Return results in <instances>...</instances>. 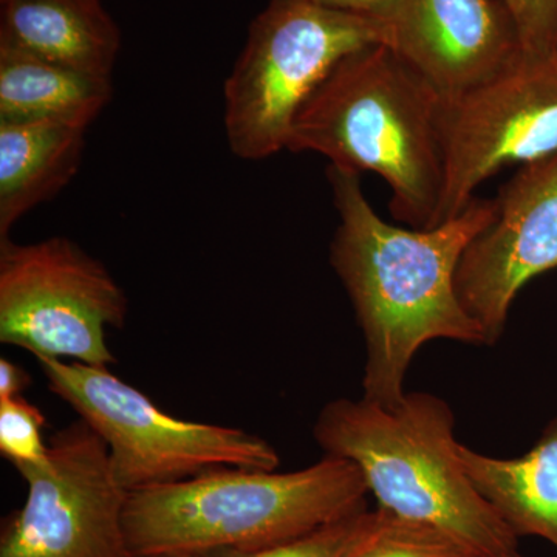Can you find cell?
Returning a JSON list of instances; mask_svg holds the SVG:
<instances>
[{"instance_id": "1", "label": "cell", "mask_w": 557, "mask_h": 557, "mask_svg": "<svg viewBox=\"0 0 557 557\" xmlns=\"http://www.w3.org/2000/svg\"><path fill=\"white\" fill-rule=\"evenodd\" d=\"M339 225L330 244L366 343L362 398L394 408L405 398L413 357L435 339L490 346L461 304L458 265L471 242L496 219L494 199L474 197L463 212L432 228H403L376 214L361 175L330 164Z\"/></svg>"}, {"instance_id": "2", "label": "cell", "mask_w": 557, "mask_h": 557, "mask_svg": "<svg viewBox=\"0 0 557 557\" xmlns=\"http://www.w3.org/2000/svg\"><path fill=\"white\" fill-rule=\"evenodd\" d=\"M443 116L445 101L431 84L379 44L336 65L300 109L287 149L379 175L391 188L395 219L432 228L445 177Z\"/></svg>"}, {"instance_id": "3", "label": "cell", "mask_w": 557, "mask_h": 557, "mask_svg": "<svg viewBox=\"0 0 557 557\" xmlns=\"http://www.w3.org/2000/svg\"><path fill=\"white\" fill-rule=\"evenodd\" d=\"M313 437L325 456L357 465L384 511L437 527L483 557L518 555V534L458 458L456 417L445 399L412 392L394 408L333 399L319 412Z\"/></svg>"}, {"instance_id": "4", "label": "cell", "mask_w": 557, "mask_h": 557, "mask_svg": "<svg viewBox=\"0 0 557 557\" xmlns=\"http://www.w3.org/2000/svg\"><path fill=\"white\" fill-rule=\"evenodd\" d=\"M368 494L357 465L339 457L289 472L212 469L129 493L127 547L132 557L270 547L361 511Z\"/></svg>"}, {"instance_id": "5", "label": "cell", "mask_w": 557, "mask_h": 557, "mask_svg": "<svg viewBox=\"0 0 557 557\" xmlns=\"http://www.w3.org/2000/svg\"><path fill=\"white\" fill-rule=\"evenodd\" d=\"M391 42V22L309 0H271L225 83L231 152L258 161L287 149L300 109L336 65L355 51Z\"/></svg>"}, {"instance_id": "6", "label": "cell", "mask_w": 557, "mask_h": 557, "mask_svg": "<svg viewBox=\"0 0 557 557\" xmlns=\"http://www.w3.org/2000/svg\"><path fill=\"white\" fill-rule=\"evenodd\" d=\"M36 361L50 391L100 435L116 478L129 493L212 469L273 471L281 465L265 438L239 428L171 416L109 368L53 358Z\"/></svg>"}, {"instance_id": "7", "label": "cell", "mask_w": 557, "mask_h": 557, "mask_svg": "<svg viewBox=\"0 0 557 557\" xmlns=\"http://www.w3.org/2000/svg\"><path fill=\"white\" fill-rule=\"evenodd\" d=\"M129 299L108 267L67 237L0 240V343L38 358L110 368L108 333Z\"/></svg>"}, {"instance_id": "8", "label": "cell", "mask_w": 557, "mask_h": 557, "mask_svg": "<svg viewBox=\"0 0 557 557\" xmlns=\"http://www.w3.org/2000/svg\"><path fill=\"white\" fill-rule=\"evenodd\" d=\"M49 445V465L21 472L27 497L3 520L0 557H132L129 491L100 435L78 418Z\"/></svg>"}, {"instance_id": "9", "label": "cell", "mask_w": 557, "mask_h": 557, "mask_svg": "<svg viewBox=\"0 0 557 557\" xmlns=\"http://www.w3.org/2000/svg\"><path fill=\"white\" fill-rule=\"evenodd\" d=\"M557 152V54L520 57L457 101L443 116L442 201L435 219L457 218L483 182L511 164Z\"/></svg>"}, {"instance_id": "10", "label": "cell", "mask_w": 557, "mask_h": 557, "mask_svg": "<svg viewBox=\"0 0 557 557\" xmlns=\"http://www.w3.org/2000/svg\"><path fill=\"white\" fill-rule=\"evenodd\" d=\"M494 200L496 219L471 242L456 277L490 346L504 335L520 289L557 269V152L520 166Z\"/></svg>"}, {"instance_id": "11", "label": "cell", "mask_w": 557, "mask_h": 557, "mask_svg": "<svg viewBox=\"0 0 557 557\" xmlns=\"http://www.w3.org/2000/svg\"><path fill=\"white\" fill-rule=\"evenodd\" d=\"M391 28L388 47L445 104L496 78L523 54L504 0H398Z\"/></svg>"}, {"instance_id": "12", "label": "cell", "mask_w": 557, "mask_h": 557, "mask_svg": "<svg viewBox=\"0 0 557 557\" xmlns=\"http://www.w3.org/2000/svg\"><path fill=\"white\" fill-rule=\"evenodd\" d=\"M0 46L112 79L119 25L101 0H0Z\"/></svg>"}, {"instance_id": "13", "label": "cell", "mask_w": 557, "mask_h": 557, "mask_svg": "<svg viewBox=\"0 0 557 557\" xmlns=\"http://www.w3.org/2000/svg\"><path fill=\"white\" fill-rule=\"evenodd\" d=\"M86 132V126L58 121L0 123V240L72 182L83 161Z\"/></svg>"}, {"instance_id": "14", "label": "cell", "mask_w": 557, "mask_h": 557, "mask_svg": "<svg viewBox=\"0 0 557 557\" xmlns=\"http://www.w3.org/2000/svg\"><path fill=\"white\" fill-rule=\"evenodd\" d=\"M465 471L487 504L518 536L557 548V417L525 456L497 458L458 445Z\"/></svg>"}, {"instance_id": "15", "label": "cell", "mask_w": 557, "mask_h": 557, "mask_svg": "<svg viewBox=\"0 0 557 557\" xmlns=\"http://www.w3.org/2000/svg\"><path fill=\"white\" fill-rule=\"evenodd\" d=\"M110 98L112 79L0 46V123L58 121L89 127Z\"/></svg>"}, {"instance_id": "16", "label": "cell", "mask_w": 557, "mask_h": 557, "mask_svg": "<svg viewBox=\"0 0 557 557\" xmlns=\"http://www.w3.org/2000/svg\"><path fill=\"white\" fill-rule=\"evenodd\" d=\"M347 557H483L460 539L428 523L375 509V518Z\"/></svg>"}, {"instance_id": "17", "label": "cell", "mask_w": 557, "mask_h": 557, "mask_svg": "<svg viewBox=\"0 0 557 557\" xmlns=\"http://www.w3.org/2000/svg\"><path fill=\"white\" fill-rule=\"evenodd\" d=\"M375 518V509L369 511L368 508L354 512L329 523V525L318 528L304 536L292 539V541L282 542V544L270 545V547L247 549V552H234V549H223V552L205 553V555H194L197 557H347L350 549L368 531L370 523Z\"/></svg>"}, {"instance_id": "18", "label": "cell", "mask_w": 557, "mask_h": 557, "mask_svg": "<svg viewBox=\"0 0 557 557\" xmlns=\"http://www.w3.org/2000/svg\"><path fill=\"white\" fill-rule=\"evenodd\" d=\"M46 424L42 410L28 399L0 401V454L20 474L49 465L50 445L44 440Z\"/></svg>"}, {"instance_id": "19", "label": "cell", "mask_w": 557, "mask_h": 557, "mask_svg": "<svg viewBox=\"0 0 557 557\" xmlns=\"http://www.w3.org/2000/svg\"><path fill=\"white\" fill-rule=\"evenodd\" d=\"M518 28L523 57L557 54V0H504Z\"/></svg>"}, {"instance_id": "20", "label": "cell", "mask_w": 557, "mask_h": 557, "mask_svg": "<svg viewBox=\"0 0 557 557\" xmlns=\"http://www.w3.org/2000/svg\"><path fill=\"white\" fill-rule=\"evenodd\" d=\"M309 2L324 9L341 11V13L387 22H391L398 5V0H309Z\"/></svg>"}, {"instance_id": "21", "label": "cell", "mask_w": 557, "mask_h": 557, "mask_svg": "<svg viewBox=\"0 0 557 557\" xmlns=\"http://www.w3.org/2000/svg\"><path fill=\"white\" fill-rule=\"evenodd\" d=\"M30 384L27 370L10 359L0 358V401L22 397Z\"/></svg>"}, {"instance_id": "22", "label": "cell", "mask_w": 557, "mask_h": 557, "mask_svg": "<svg viewBox=\"0 0 557 557\" xmlns=\"http://www.w3.org/2000/svg\"><path fill=\"white\" fill-rule=\"evenodd\" d=\"M139 557H197L194 555H185V553H156V555H146Z\"/></svg>"}, {"instance_id": "23", "label": "cell", "mask_w": 557, "mask_h": 557, "mask_svg": "<svg viewBox=\"0 0 557 557\" xmlns=\"http://www.w3.org/2000/svg\"><path fill=\"white\" fill-rule=\"evenodd\" d=\"M507 557H522V556H519V553H518V555H512V556H507Z\"/></svg>"}]
</instances>
